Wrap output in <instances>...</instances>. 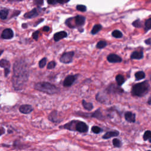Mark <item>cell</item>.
<instances>
[{
	"instance_id": "46",
	"label": "cell",
	"mask_w": 151,
	"mask_h": 151,
	"mask_svg": "<svg viewBox=\"0 0 151 151\" xmlns=\"http://www.w3.org/2000/svg\"><path fill=\"white\" fill-rule=\"evenodd\" d=\"M3 52H4V50H1V55H2V54H3Z\"/></svg>"
},
{
	"instance_id": "5",
	"label": "cell",
	"mask_w": 151,
	"mask_h": 151,
	"mask_svg": "<svg viewBox=\"0 0 151 151\" xmlns=\"http://www.w3.org/2000/svg\"><path fill=\"white\" fill-rule=\"evenodd\" d=\"M74 56V52H64L60 57V62L64 64H68L72 63Z\"/></svg>"
},
{
	"instance_id": "36",
	"label": "cell",
	"mask_w": 151,
	"mask_h": 151,
	"mask_svg": "<svg viewBox=\"0 0 151 151\" xmlns=\"http://www.w3.org/2000/svg\"><path fill=\"white\" fill-rule=\"evenodd\" d=\"M39 33H40L39 31H36L35 32H34V33H33L32 37H33V39H34L35 40H36V41H37V40H38V35H39Z\"/></svg>"
},
{
	"instance_id": "40",
	"label": "cell",
	"mask_w": 151,
	"mask_h": 151,
	"mask_svg": "<svg viewBox=\"0 0 151 151\" xmlns=\"http://www.w3.org/2000/svg\"><path fill=\"white\" fill-rule=\"evenodd\" d=\"M145 43L147 45H150L151 46V38H148L146 40H145Z\"/></svg>"
},
{
	"instance_id": "19",
	"label": "cell",
	"mask_w": 151,
	"mask_h": 151,
	"mask_svg": "<svg viewBox=\"0 0 151 151\" xmlns=\"http://www.w3.org/2000/svg\"><path fill=\"white\" fill-rule=\"evenodd\" d=\"M38 15V13L37 11L36 8L33 9L32 11H30L27 13H26L24 15V17L26 18H32L37 17Z\"/></svg>"
},
{
	"instance_id": "28",
	"label": "cell",
	"mask_w": 151,
	"mask_h": 151,
	"mask_svg": "<svg viewBox=\"0 0 151 151\" xmlns=\"http://www.w3.org/2000/svg\"><path fill=\"white\" fill-rule=\"evenodd\" d=\"M112 35L113 37H114L115 38H122L123 37L122 33L118 30H114V31L112 33Z\"/></svg>"
},
{
	"instance_id": "4",
	"label": "cell",
	"mask_w": 151,
	"mask_h": 151,
	"mask_svg": "<svg viewBox=\"0 0 151 151\" xmlns=\"http://www.w3.org/2000/svg\"><path fill=\"white\" fill-rule=\"evenodd\" d=\"M105 91L107 93L112 94H122L124 92L123 89L120 87V86L115 84H111L109 85L106 89Z\"/></svg>"
},
{
	"instance_id": "14",
	"label": "cell",
	"mask_w": 151,
	"mask_h": 151,
	"mask_svg": "<svg viewBox=\"0 0 151 151\" xmlns=\"http://www.w3.org/2000/svg\"><path fill=\"white\" fill-rule=\"evenodd\" d=\"M86 21V18L82 15H77L74 18V22L75 25L78 27H82L83 26Z\"/></svg>"
},
{
	"instance_id": "34",
	"label": "cell",
	"mask_w": 151,
	"mask_h": 151,
	"mask_svg": "<svg viewBox=\"0 0 151 151\" xmlns=\"http://www.w3.org/2000/svg\"><path fill=\"white\" fill-rule=\"evenodd\" d=\"M56 66V63L54 61H52V62H50L48 64H47V68L48 70H52L54 68H55Z\"/></svg>"
},
{
	"instance_id": "9",
	"label": "cell",
	"mask_w": 151,
	"mask_h": 151,
	"mask_svg": "<svg viewBox=\"0 0 151 151\" xmlns=\"http://www.w3.org/2000/svg\"><path fill=\"white\" fill-rule=\"evenodd\" d=\"M107 60L109 63H116L122 62V58L116 54H110L107 57Z\"/></svg>"
},
{
	"instance_id": "8",
	"label": "cell",
	"mask_w": 151,
	"mask_h": 151,
	"mask_svg": "<svg viewBox=\"0 0 151 151\" xmlns=\"http://www.w3.org/2000/svg\"><path fill=\"white\" fill-rule=\"evenodd\" d=\"M76 75H68L67 76L63 82V86L64 87L71 86L76 81Z\"/></svg>"
},
{
	"instance_id": "30",
	"label": "cell",
	"mask_w": 151,
	"mask_h": 151,
	"mask_svg": "<svg viewBox=\"0 0 151 151\" xmlns=\"http://www.w3.org/2000/svg\"><path fill=\"white\" fill-rule=\"evenodd\" d=\"M107 44L106 42L103 41V40H101V41H99L97 43L96 47L99 49H102V48H105L106 46H107Z\"/></svg>"
},
{
	"instance_id": "29",
	"label": "cell",
	"mask_w": 151,
	"mask_h": 151,
	"mask_svg": "<svg viewBox=\"0 0 151 151\" xmlns=\"http://www.w3.org/2000/svg\"><path fill=\"white\" fill-rule=\"evenodd\" d=\"M151 29V18L146 20L145 23V31L146 33Z\"/></svg>"
},
{
	"instance_id": "32",
	"label": "cell",
	"mask_w": 151,
	"mask_h": 151,
	"mask_svg": "<svg viewBox=\"0 0 151 151\" xmlns=\"http://www.w3.org/2000/svg\"><path fill=\"white\" fill-rule=\"evenodd\" d=\"M46 64H47V58L44 57L40 60V62L38 63V66L40 68H43L44 67Z\"/></svg>"
},
{
	"instance_id": "41",
	"label": "cell",
	"mask_w": 151,
	"mask_h": 151,
	"mask_svg": "<svg viewBox=\"0 0 151 151\" xmlns=\"http://www.w3.org/2000/svg\"><path fill=\"white\" fill-rule=\"evenodd\" d=\"M43 31L44 32H48L50 31V27L48 26H44L43 28Z\"/></svg>"
},
{
	"instance_id": "24",
	"label": "cell",
	"mask_w": 151,
	"mask_h": 151,
	"mask_svg": "<svg viewBox=\"0 0 151 151\" xmlns=\"http://www.w3.org/2000/svg\"><path fill=\"white\" fill-rule=\"evenodd\" d=\"M143 139L144 141H149L151 143V130H146L143 135Z\"/></svg>"
},
{
	"instance_id": "48",
	"label": "cell",
	"mask_w": 151,
	"mask_h": 151,
	"mask_svg": "<svg viewBox=\"0 0 151 151\" xmlns=\"http://www.w3.org/2000/svg\"><path fill=\"white\" fill-rule=\"evenodd\" d=\"M150 80H151V75H150Z\"/></svg>"
},
{
	"instance_id": "6",
	"label": "cell",
	"mask_w": 151,
	"mask_h": 151,
	"mask_svg": "<svg viewBox=\"0 0 151 151\" xmlns=\"http://www.w3.org/2000/svg\"><path fill=\"white\" fill-rule=\"evenodd\" d=\"M89 127L87 125L82 121L75 120L74 131H77L80 133H86L88 131Z\"/></svg>"
},
{
	"instance_id": "23",
	"label": "cell",
	"mask_w": 151,
	"mask_h": 151,
	"mask_svg": "<svg viewBox=\"0 0 151 151\" xmlns=\"http://www.w3.org/2000/svg\"><path fill=\"white\" fill-rule=\"evenodd\" d=\"M0 66L1 68H10V63L6 59H1L0 61Z\"/></svg>"
},
{
	"instance_id": "35",
	"label": "cell",
	"mask_w": 151,
	"mask_h": 151,
	"mask_svg": "<svg viewBox=\"0 0 151 151\" xmlns=\"http://www.w3.org/2000/svg\"><path fill=\"white\" fill-rule=\"evenodd\" d=\"M76 8L78 11H82V12H85L87 9L86 7L83 5H77L76 7Z\"/></svg>"
},
{
	"instance_id": "31",
	"label": "cell",
	"mask_w": 151,
	"mask_h": 151,
	"mask_svg": "<svg viewBox=\"0 0 151 151\" xmlns=\"http://www.w3.org/2000/svg\"><path fill=\"white\" fill-rule=\"evenodd\" d=\"M92 131L95 134H99L103 132V129L97 126H94L92 128Z\"/></svg>"
},
{
	"instance_id": "10",
	"label": "cell",
	"mask_w": 151,
	"mask_h": 151,
	"mask_svg": "<svg viewBox=\"0 0 151 151\" xmlns=\"http://www.w3.org/2000/svg\"><path fill=\"white\" fill-rule=\"evenodd\" d=\"M14 35V32L11 28H6L3 30L1 34V38L3 39L9 40L13 38Z\"/></svg>"
},
{
	"instance_id": "17",
	"label": "cell",
	"mask_w": 151,
	"mask_h": 151,
	"mask_svg": "<svg viewBox=\"0 0 151 151\" xmlns=\"http://www.w3.org/2000/svg\"><path fill=\"white\" fill-rule=\"evenodd\" d=\"M144 52L142 51H135L130 55L131 60H140L144 58Z\"/></svg>"
},
{
	"instance_id": "27",
	"label": "cell",
	"mask_w": 151,
	"mask_h": 151,
	"mask_svg": "<svg viewBox=\"0 0 151 151\" xmlns=\"http://www.w3.org/2000/svg\"><path fill=\"white\" fill-rule=\"evenodd\" d=\"M8 14V10L7 9H3L0 11V17L1 19H5Z\"/></svg>"
},
{
	"instance_id": "11",
	"label": "cell",
	"mask_w": 151,
	"mask_h": 151,
	"mask_svg": "<svg viewBox=\"0 0 151 151\" xmlns=\"http://www.w3.org/2000/svg\"><path fill=\"white\" fill-rule=\"evenodd\" d=\"M19 111L23 114H29L33 111V108L32 105H23L19 107Z\"/></svg>"
},
{
	"instance_id": "18",
	"label": "cell",
	"mask_w": 151,
	"mask_h": 151,
	"mask_svg": "<svg viewBox=\"0 0 151 151\" xmlns=\"http://www.w3.org/2000/svg\"><path fill=\"white\" fill-rule=\"evenodd\" d=\"M119 135V132L116 131V130H114V131H109L106 132L102 137L103 139H109L113 137H116Z\"/></svg>"
},
{
	"instance_id": "2",
	"label": "cell",
	"mask_w": 151,
	"mask_h": 151,
	"mask_svg": "<svg viewBox=\"0 0 151 151\" xmlns=\"http://www.w3.org/2000/svg\"><path fill=\"white\" fill-rule=\"evenodd\" d=\"M150 89V85L148 80L141 83L135 84L132 88L131 93L133 96L143 97L146 95Z\"/></svg>"
},
{
	"instance_id": "1",
	"label": "cell",
	"mask_w": 151,
	"mask_h": 151,
	"mask_svg": "<svg viewBox=\"0 0 151 151\" xmlns=\"http://www.w3.org/2000/svg\"><path fill=\"white\" fill-rule=\"evenodd\" d=\"M14 75L12 78L13 88L21 90L29 78V70L27 64L22 60L16 61L13 66Z\"/></svg>"
},
{
	"instance_id": "44",
	"label": "cell",
	"mask_w": 151,
	"mask_h": 151,
	"mask_svg": "<svg viewBox=\"0 0 151 151\" xmlns=\"http://www.w3.org/2000/svg\"><path fill=\"white\" fill-rule=\"evenodd\" d=\"M148 104L149 105H151V97H150L149 100H148Z\"/></svg>"
},
{
	"instance_id": "42",
	"label": "cell",
	"mask_w": 151,
	"mask_h": 151,
	"mask_svg": "<svg viewBox=\"0 0 151 151\" xmlns=\"http://www.w3.org/2000/svg\"><path fill=\"white\" fill-rule=\"evenodd\" d=\"M44 21V19H43V18L40 19L38 21H37V22L36 23V24H35V26H35V27H36V26L38 25V24H39L40 23H42V21Z\"/></svg>"
},
{
	"instance_id": "7",
	"label": "cell",
	"mask_w": 151,
	"mask_h": 151,
	"mask_svg": "<svg viewBox=\"0 0 151 151\" xmlns=\"http://www.w3.org/2000/svg\"><path fill=\"white\" fill-rule=\"evenodd\" d=\"M48 119L50 122L57 123L61 122L63 120V119H60L58 117V113L57 110H53V111L50 113L48 116Z\"/></svg>"
},
{
	"instance_id": "3",
	"label": "cell",
	"mask_w": 151,
	"mask_h": 151,
	"mask_svg": "<svg viewBox=\"0 0 151 151\" xmlns=\"http://www.w3.org/2000/svg\"><path fill=\"white\" fill-rule=\"evenodd\" d=\"M34 89L38 91L45 93L48 95H53L59 92V89L53 84L49 82H41L35 84Z\"/></svg>"
},
{
	"instance_id": "45",
	"label": "cell",
	"mask_w": 151,
	"mask_h": 151,
	"mask_svg": "<svg viewBox=\"0 0 151 151\" xmlns=\"http://www.w3.org/2000/svg\"><path fill=\"white\" fill-rule=\"evenodd\" d=\"M22 27L24 28H26L27 27V25L26 24H23L22 25Z\"/></svg>"
},
{
	"instance_id": "26",
	"label": "cell",
	"mask_w": 151,
	"mask_h": 151,
	"mask_svg": "<svg viewBox=\"0 0 151 151\" xmlns=\"http://www.w3.org/2000/svg\"><path fill=\"white\" fill-rule=\"evenodd\" d=\"M113 145L115 148H119L122 146V142H121V140L117 138H115L113 139Z\"/></svg>"
},
{
	"instance_id": "16",
	"label": "cell",
	"mask_w": 151,
	"mask_h": 151,
	"mask_svg": "<svg viewBox=\"0 0 151 151\" xmlns=\"http://www.w3.org/2000/svg\"><path fill=\"white\" fill-rule=\"evenodd\" d=\"M91 117L93 118H96L100 120H104V116L102 114L100 108H98L97 110L91 114Z\"/></svg>"
},
{
	"instance_id": "21",
	"label": "cell",
	"mask_w": 151,
	"mask_h": 151,
	"mask_svg": "<svg viewBox=\"0 0 151 151\" xmlns=\"http://www.w3.org/2000/svg\"><path fill=\"white\" fill-rule=\"evenodd\" d=\"M135 80L136 81H138V80H142L145 77V73L143 71H139L135 73Z\"/></svg>"
},
{
	"instance_id": "22",
	"label": "cell",
	"mask_w": 151,
	"mask_h": 151,
	"mask_svg": "<svg viewBox=\"0 0 151 151\" xmlns=\"http://www.w3.org/2000/svg\"><path fill=\"white\" fill-rule=\"evenodd\" d=\"M82 105L83 107L89 111H91V110L93 109V105L92 103H88L85 101V100H82Z\"/></svg>"
},
{
	"instance_id": "25",
	"label": "cell",
	"mask_w": 151,
	"mask_h": 151,
	"mask_svg": "<svg viewBox=\"0 0 151 151\" xmlns=\"http://www.w3.org/2000/svg\"><path fill=\"white\" fill-rule=\"evenodd\" d=\"M102 28V26L100 24H96L95 26L93 27L92 31H91V34L92 35H95L98 32H99L100 30H101Z\"/></svg>"
},
{
	"instance_id": "12",
	"label": "cell",
	"mask_w": 151,
	"mask_h": 151,
	"mask_svg": "<svg viewBox=\"0 0 151 151\" xmlns=\"http://www.w3.org/2000/svg\"><path fill=\"white\" fill-rule=\"evenodd\" d=\"M125 118L129 123H135L136 121V114L132 112H126L125 113Z\"/></svg>"
},
{
	"instance_id": "33",
	"label": "cell",
	"mask_w": 151,
	"mask_h": 151,
	"mask_svg": "<svg viewBox=\"0 0 151 151\" xmlns=\"http://www.w3.org/2000/svg\"><path fill=\"white\" fill-rule=\"evenodd\" d=\"M132 26L136 28H141L142 27V24L140 19H136L135 21L132 23Z\"/></svg>"
},
{
	"instance_id": "37",
	"label": "cell",
	"mask_w": 151,
	"mask_h": 151,
	"mask_svg": "<svg viewBox=\"0 0 151 151\" xmlns=\"http://www.w3.org/2000/svg\"><path fill=\"white\" fill-rule=\"evenodd\" d=\"M34 3L37 5H42L43 4V0H34Z\"/></svg>"
},
{
	"instance_id": "13",
	"label": "cell",
	"mask_w": 151,
	"mask_h": 151,
	"mask_svg": "<svg viewBox=\"0 0 151 151\" xmlns=\"http://www.w3.org/2000/svg\"><path fill=\"white\" fill-rule=\"evenodd\" d=\"M67 37V32L64 31H62V32H59L54 34L53 38L54 42H59L60 40H62L63 38H66Z\"/></svg>"
},
{
	"instance_id": "15",
	"label": "cell",
	"mask_w": 151,
	"mask_h": 151,
	"mask_svg": "<svg viewBox=\"0 0 151 151\" xmlns=\"http://www.w3.org/2000/svg\"><path fill=\"white\" fill-rule=\"evenodd\" d=\"M96 100L100 103H105L107 102V98L106 95L104 94V93L98 92L97 95H96Z\"/></svg>"
},
{
	"instance_id": "43",
	"label": "cell",
	"mask_w": 151,
	"mask_h": 151,
	"mask_svg": "<svg viewBox=\"0 0 151 151\" xmlns=\"http://www.w3.org/2000/svg\"><path fill=\"white\" fill-rule=\"evenodd\" d=\"M1 136H2L4 134V132H5V129L3 128V127H1Z\"/></svg>"
},
{
	"instance_id": "39",
	"label": "cell",
	"mask_w": 151,
	"mask_h": 151,
	"mask_svg": "<svg viewBox=\"0 0 151 151\" xmlns=\"http://www.w3.org/2000/svg\"><path fill=\"white\" fill-rule=\"evenodd\" d=\"M47 2L49 4H55L57 3V0H47Z\"/></svg>"
},
{
	"instance_id": "47",
	"label": "cell",
	"mask_w": 151,
	"mask_h": 151,
	"mask_svg": "<svg viewBox=\"0 0 151 151\" xmlns=\"http://www.w3.org/2000/svg\"><path fill=\"white\" fill-rule=\"evenodd\" d=\"M18 1H23V0H18Z\"/></svg>"
},
{
	"instance_id": "38",
	"label": "cell",
	"mask_w": 151,
	"mask_h": 151,
	"mask_svg": "<svg viewBox=\"0 0 151 151\" xmlns=\"http://www.w3.org/2000/svg\"><path fill=\"white\" fill-rule=\"evenodd\" d=\"M57 3L64 4V3H68L70 1V0H57Z\"/></svg>"
},
{
	"instance_id": "20",
	"label": "cell",
	"mask_w": 151,
	"mask_h": 151,
	"mask_svg": "<svg viewBox=\"0 0 151 151\" xmlns=\"http://www.w3.org/2000/svg\"><path fill=\"white\" fill-rule=\"evenodd\" d=\"M115 79H116V81L117 82V84L120 86H121L125 82V79L123 76L122 74H117L116 76Z\"/></svg>"
}]
</instances>
